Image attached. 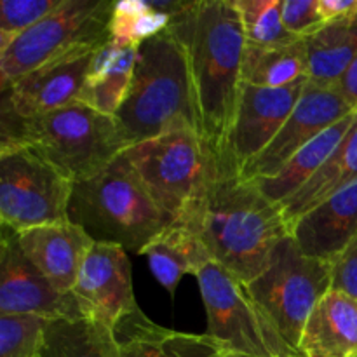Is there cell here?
I'll use <instances>...</instances> for the list:
<instances>
[{
    "mask_svg": "<svg viewBox=\"0 0 357 357\" xmlns=\"http://www.w3.org/2000/svg\"><path fill=\"white\" fill-rule=\"evenodd\" d=\"M176 222L195 230L213 260L244 284L267 268L275 248L289 236L281 206L225 166Z\"/></svg>",
    "mask_w": 357,
    "mask_h": 357,
    "instance_id": "6da1fadb",
    "label": "cell"
},
{
    "mask_svg": "<svg viewBox=\"0 0 357 357\" xmlns=\"http://www.w3.org/2000/svg\"><path fill=\"white\" fill-rule=\"evenodd\" d=\"M188 56L201 136L222 157L239 100L246 47L234 0H195L167 28Z\"/></svg>",
    "mask_w": 357,
    "mask_h": 357,
    "instance_id": "7a4b0ae2",
    "label": "cell"
},
{
    "mask_svg": "<svg viewBox=\"0 0 357 357\" xmlns=\"http://www.w3.org/2000/svg\"><path fill=\"white\" fill-rule=\"evenodd\" d=\"M115 121L128 146L178 129L201 132L187 51L169 30L138 47L131 86Z\"/></svg>",
    "mask_w": 357,
    "mask_h": 357,
    "instance_id": "3957f363",
    "label": "cell"
},
{
    "mask_svg": "<svg viewBox=\"0 0 357 357\" xmlns=\"http://www.w3.org/2000/svg\"><path fill=\"white\" fill-rule=\"evenodd\" d=\"M68 222L94 243L139 255L173 220L153 202L121 153L103 171L73 183Z\"/></svg>",
    "mask_w": 357,
    "mask_h": 357,
    "instance_id": "277c9868",
    "label": "cell"
},
{
    "mask_svg": "<svg viewBox=\"0 0 357 357\" xmlns=\"http://www.w3.org/2000/svg\"><path fill=\"white\" fill-rule=\"evenodd\" d=\"M24 143L73 183L110 166L126 149L115 117L72 103L38 117L2 122V143Z\"/></svg>",
    "mask_w": 357,
    "mask_h": 357,
    "instance_id": "5b68a950",
    "label": "cell"
},
{
    "mask_svg": "<svg viewBox=\"0 0 357 357\" xmlns=\"http://www.w3.org/2000/svg\"><path fill=\"white\" fill-rule=\"evenodd\" d=\"M157 206L180 220L222 171V157L195 129H178L135 143L122 152Z\"/></svg>",
    "mask_w": 357,
    "mask_h": 357,
    "instance_id": "8992f818",
    "label": "cell"
},
{
    "mask_svg": "<svg viewBox=\"0 0 357 357\" xmlns=\"http://www.w3.org/2000/svg\"><path fill=\"white\" fill-rule=\"evenodd\" d=\"M331 274L333 264L305 257L288 236L274 250L267 268L248 284L258 309L295 357H302V331L331 289Z\"/></svg>",
    "mask_w": 357,
    "mask_h": 357,
    "instance_id": "52a82bcc",
    "label": "cell"
},
{
    "mask_svg": "<svg viewBox=\"0 0 357 357\" xmlns=\"http://www.w3.org/2000/svg\"><path fill=\"white\" fill-rule=\"evenodd\" d=\"M73 181L24 143L0 145V220L23 232L68 222Z\"/></svg>",
    "mask_w": 357,
    "mask_h": 357,
    "instance_id": "ba28073f",
    "label": "cell"
},
{
    "mask_svg": "<svg viewBox=\"0 0 357 357\" xmlns=\"http://www.w3.org/2000/svg\"><path fill=\"white\" fill-rule=\"evenodd\" d=\"M114 3L63 0L58 9L0 51V89H7L21 77L75 49L107 44Z\"/></svg>",
    "mask_w": 357,
    "mask_h": 357,
    "instance_id": "9c48e42d",
    "label": "cell"
},
{
    "mask_svg": "<svg viewBox=\"0 0 357 357\" xmlns=\"http://www.w3.org/2000/svg\"><path fill=\"white\" fill-rule=\"evenodd\" d=\"M208 317V337L227 354L243 357H295L268 324L248 284L211 261L197 274Z\"/></svg>",
    "mask_w": 357,
    "mask_h": 357,
    "instance_id": "30bf717a",
    "label": "cell"
},
{
    "mask_svg": "<svg viewBox=\"0 0 357 357\" xmlns=\"http://www.w3.org/2000/svg\"><path fill=\"white\" fill-rule=\"evenodd\" d=\"M72 296L80 317L115 333L126 317L139 310L128 251L115 244L94 243L80 267Z\"/></svg>",
    "mask_w": 357,
    "mask_h": 357,
    "instance_id": "8fae6325",
    "label": "cell"
},
{
    "mask_svg": "<svg viewBox=\"0 0 357 357\" xmlns=\"http://www.w3.org/2000/svg\"><path fill=\"white\" fill-rule=\"evenodd\" d=\"M309 80L281 89L243 84L232 128L223 146V166L239 174L248 162L264 152L295 110Z\"/></svg>",
    "mask_w": 357,
    "mask_h": 357,
    "instance_id": "7c38bea8",
    "label": "cell"
},
{
    "mask_svg": "<svg viewBox=\"0 0 357 357\" xmlns=\"http://www.w3.org/2000/svg\"><path fill=\"white\" fill-rule=\"evenodd\" d=\"M352 112H356V108L345 100L337 87L321 86L309 80L295 110L291 112L278 136L264 152L258 153L243 167L239 176L248 181L275 176L298 150Z\"/></svg>",
    "mask_w": 357,
    "mask_h": 357,
    "instance_id": "4fadbf2b",
    "label": "cell"
},
{
    "mask_svg": "<svg viewBox=\"0 0 357 357\" xmlns=\"http://www.w3.org/2000/svg\"><path fill=\"white\" fill-rule=\"evenodd\" d=\"M100 47L84 45L10 84L2 91V122L26 121L77 103Z\"/></svg>",
    "mask_w": 357,
    "mask_h": 357,
    "instance_id": "5bb4252c",
    "label": "cell"
},
{
    "mask_svg": "<svg viewBox=\"0 0 357 357\" xmlns=\"http://www.w3.org/2000/svg\"><path fill=\"white\" fill-rule=\"evenodd\" d=\"M0 314H37L80 317L72 295H61L31 264L17 243L16 232L3 234L0 250Z\"/></svg>",
    "mask_w": 357,
    "mask_h": 357,
    "instance_id": "9a60e30c",
    "label": "cell"
},
{
    "mask_svg": "<svg viewBox=\"0 0 357 357\" xmlns=\"http://www.w3.org/2000/svg\"><path fill=\"white\" fill-rule=\"evenodd\" d=\"M357 234V180L335 192L289 225L305 257L335 264Z\"/></svg>",
    "mask_w": 357,
    "mask_h": 357,
    "instance_id": "2e32d148",
    "label": "cell"
},
{
    "mask_svg": "<svg viewBox=\"0 0 357 357\" xmlns=\"http://www.w3.org/2000/svg\"><path fill=\"white\" fill-rule=\"evenodd\" d=\"M28 260L61 295H72L80 267L94 241L73 223H52L17 232Z\"/></svg>",
    "mask_w": 357,
    "mask_h": 357,
    "instance_id": "e0dca14e",
    "label": "cell"
},
{
    "mask_svg": "<svg viewBox=\"0 0 357 357\" xmlns=\"http://www.w3.org/2000/svg\"><path fill=\"white\" fill-rule=\"evenodd\" d=\"M119 357H223L225 349L208 335L181 333L150 321L142 309L115 328Z\"/></svg>",
    "mask_w": 357,
    "mask_h": 357,
    "instance_id": "ac0fdd59",
    "label": "cell"
},
{
    "mask_svg": "<svg viewBox=\"0 0 357 357\" xmlns=\"http://www.w3.org/2000/svg\"><path fill=\"white\" fill-rule=\"evenodd\" d=\"M302 357H357V300L330 289L300 338Z\"/></svg>",
    "mask_w": 357,
    "mask_h": 357,
    "instance_id": "d6986e66",
    "label": "cell"
},
{
    "mask_svg": "<svg viewBox=\"0 0 357 357\" xmlns=\"http://www.w3.org/2000/svg\"><path fill=\"white\" fill-rule=\"evenodd\" d=\"M139 255L146 258L153 278L171 295H174L185 275L197 278L206 265L215 261L201 236L178 222L153 237Z\"/></svg>",
    "mask_w": 357,
    "mask_h": 357,
    "instance_id": "ffe728a7",
    "label": "cell"
},
{
    "mask_svg": "<svg viewBox=\"0 0 357 357\" xmlns=\"http://www.w3.org/2000/svg\"><path fill=\"white\" fill-rule=\"evenodd\" d=\"M136 52L138 47H122L112 40L101 45L89 66L79 103L115 117L131 86Z\"/></svg>",
    "mask_w": 357,
    "mask_h": 357,
    "instance_id": "44dd1931",
    "label": "cell"
},
{
    "mask_svg": "<svg viewBox=\"0 0 357 357\" xmlns=\"http://www.w3.org/2000/svg\"><path fill=\"white\" fill-rule=\"evenodd\" d=\"M356 121L357 110L321 132L310 143H307L282 166V169L275 176L253 181V183L260 188L265 197L281 206L291 195H295L328 162V159L333 155V152L338 149L345 135L351 131Z\"/></svg>",
    "mask_w": 357,
    "mask_h": 357,
    "instance_id": "7402d4cb",
    "label": "cell"
},
{
    "mask_svg": "<svg viewBox=\"0 0 357 357\" xmlns=\"http://www.w3.org/2000/svg\"><path fill=\"white\" fill-rule=\"evenodd\" d=\"M357 180V121L351 128V131L345 135L338 149L335 150L333 155L328 159V162L310 178L295 195L282 202L281 209L284 215L288 227L326 201L328 197L338 192L340 188L347 187L349 183Z\"/></svg>",
    "mask_w": 357,
    "mask_h": 357,
    "instance_id": "603a6c76",
    "label": "cell"
},
{
    "mask_svg": "<svg viewBox=\"0 0 357 357\" xmlns=\"http://www.w3.org/2000/svg\"><path fill=\"white\" fill-rule=\"evenodd\" d=\"M303 42L309 58L310 82L337 86L357 58V17L326 23Z\"/></svg>",
    "mask_w": 357,
    "mask_h": 357,
    "instance_id": "cb8c5ba5",
    "label": "cell"
},
{
    "mask_svg": "<svg viewBox=\"0 0 357 357\" xmlns=\"http://www.w3.org/2000/svg\"><path fill=\"white\" fill-rule=\"evenodd\" d=\"M303 79H309V58L303 40L271 47L246 44L244 47L243 84L281 89Z\"/></svg>",
    "mask_w": 357,
    "mask_h": 357,
    "instance_id": "d4e9b609",
    "label": "cell"
},
{
    "mask_svg": "<svg viewBox=\"0 0 357 357\" xmlns=\"http://www.w3.org/2000/svg\"><path fill=\"white\" fill-rule=\"evenodd\" d=\"M40 357H119L114 331L84 317H54L45 328Z\"/></svg>",
    "mask_w": 357,
    "mask_h": 357,
    "instance_id": "484cf974",
    "label": "cell"
},
{
    "mask_svg": "<svg viewBox=\"0 0 357 357\" xmlns=\"http://www.w3.org/2000/svg\"><path fill=\"white\" fill-rule=\"evenodd\" d=\"M173 17L162 13L155 2L121 0L114 3L110 24V40L122 47H139L145 40L162 33L171 26Z\"/></svg>",
    "mask_w": 357,
    "mask_h": 357,
    "instance_id": "4316f807",
    "label": "cell"
},
{
    "mask_svg": "<svg viewBox=\"0 0 357 357\" xmlns=\"http://www.w3.org/2000/svg\"><path fill=\"white\" fill-rule=\"evenodd\" d=\"M234 6L241 16L246 44L271 47L302 40L282 23V0H234Z\"/></svg>",
    "mask_w": 357,
    "mask_h": 357,
    "instance_id": "83f0119b",
    "label": "cell"
},
{
    "mask_svg": "<svg viewBox=\"0 0 357 357\" xmlns=\"http://www.w3.org/2000/svg\"><path fill=\"white\" fill-rule=\"evenodd\" d=\"M63 0H0V51L58 9Z\"/></svg>",
    "mask_w": 357,
    "mask_h": 357,
    "instance_id": "f1b7e54d",
    "label": "cell"
},
{
    "mask_svg": "<svg viewBox=\"0 0 357 357\" xmlns=\"http://www.w3.org/2000/svg\"><path fill=\"white\" fill-rule=\"evenodd\" d=\"M282 23L296 38H307L326 24L317 0H282Z\"/></svg>",
    "mask_w": 357,
    "mask_h": 357,
    "instance_id": "f546056e",
    "label": "cell"
},
{
    "mask_svg": "<svg viewBox=\"0 0 357 357\" xmlns=\"http://www.w3.org/2000/svg\"><path fill=\"white\" fill-rule=\"evenodd\" d=\"M331 289H337L357 300V234L333 264Z\"/></svg>",
    "mask_w": 357,
    "mask_h": 357,
    "instance_id": "4dcf8cb0",
    "label": "cell"
},
{
    "mask_svg": "<svg viewBox=\"0 0 357 357\" xmlns=\"http://www.w3.org/2000/svg\"><path fill=\"white\" fill-rule=\"evenodd\" d=\"M335 87L344 94L345 100L357 110V58L352 61V65L349 66L347 72L342 75V79L338 80Z\"/></svg>",
    "mask_w": 357,
    "mask_h": 357,
    "instance_id": "1f68e13d",
    "label": "cell"
},
{
    "mask_svg": "<svg viewBox=\"0 0 357 357\" xmlns=\"http://www.w3.org/2000/svg\"><path fill=\"white\" fill-rule=\"evenodd\" d=\"M223 357H243V356H236V354H225Z\"/></svg>",
    "mask_w": 357,
    "mask_h": 357,
    "instance_id": "d6a6232c",
    "label": "cell"
}]
</instances>
